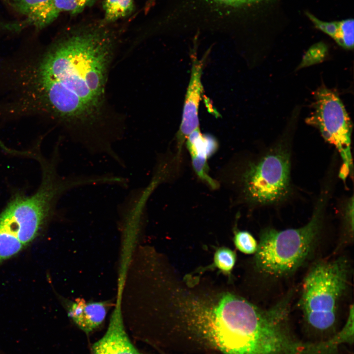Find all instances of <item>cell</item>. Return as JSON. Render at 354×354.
Instances as JSON below:
<instances>
[{"label":"cell","instance_id":"obj_1","mask_svg":"<svg viewBox=\"0 0 354 354\" xmlns=\"http://www.w3.org/2000/svg\"><path fill=\"white\" fill-rule=\"evenodd\" d=\"M107 25L101 20L75 27L28 69L23 93L31 106L61 119L95 115L114 43Z\"/></svg>","mask_w":354,"mask_h":354},{"label":"cell","instance_id":"obj_2","mask_svg":"<svg viewBox=\"0 0 354 354\" xmlns=\"http://www.w3.org/2000/svg\"><path fill=\"white\" fill-rule=\"evenodd\" d=\"M177 311L164 335L173 350L265 354L274 333L270 308H260L229 293L212 301L187 299L179 303Z\"/></svg>","mask_w":354,"mask_h":354},{"label":"cell","instance_id":"obj_3","mask_svg":"<svg viewBox=\"0 0 354 354\" xmlns=\"http://www.w3.org/2000/svg\"><path fill=\"white\" fill-rule=\"evenodd\" d=\"M324 200L318 204L310 221L296 229L267 228L261 233L255 263L264 274L280 277L294 271L310 253L320 231Z\"/></svg>","mask_w":354,"mask_h":354},{"label":"cell","instance_id":"obj_4","mask_svg":"<svg viewBox=\"0 0 354 354\" xmlns=\"http://www.w3.org/2000/svg\"><path fill=\"white\" fill-rule=\"evenodd\" d=\"M348 277V264L343 258L320 262L311 268L303 281L299 306L312 329L323 332L333 327Z\"/></svg>","mask_w":354,"mask_h":354},{"label":"cell","instance_id":"obj_5","mask_svg":"<svg viewBox=\"0 0 354 354\" xmlns=\"http://www.w3.org/2000/svg\"><path fill=\"white\" fill-rule=\"evenodd\" d=\"M264 0H165L159 17L169 30H231L245 10Z\"/></svg>","mask_w":354,"mask_h":354},{"label":"cell","instance_id":"obj_6","mask_svg":"<svg viewBox=\"0 0 354 354\" xmlns=\"http://www.w3.org/2000/svg\"><path fill=\"white\" fill-rule=\"evenodd\" d=\"M313 96V110L305 122L317 128L323 138L336 147L342 160L339 177L345 181L353 167L351 119L337 93L324 83Z\"/></svg>","mask_w":354,"mask_h":354},{"label":"cell","instance_id":"obj_7","mask_svg":"<svg viewBox=\"0 0 354 354\" xmlns=\"http://www.w3.org/2000/svg\"><path fill=\"white\" fill-rule=\"evenodd\" d=\"M290 157L281 147L270 150L250 164L243 176L244 192L252 203H276L288 194L290 182Z\"/></svg>","mask_w":354,"mask_h":354},{"label":"cell","instance_id":"obj_8","mask_svg":"<svg viewBox=\"0 0 354 354\" xmlns=\"http://www.w3.org/2000/svg\"><path fill=\"white\" fill-rule=\"evenodd\" d=\"M190 82L186 93L181 123L177 133V157L188 135L199 128L198 111L203 88L201 76L204 60L193 57Z\"/></svg>","mask_w":354,"mask_h":354},{"label":"cell","instance_id":"obj_9","mask_svg":"<svg viewBox=\"0 0 354 354\" xmlns=\"http://www.w3.org/2000/svg\"><path fill=\"white\" fill-rule=\"evenodd\" d=\"M91 354H144L126 333L119 304L112 314L106 333L92 345Z\"/></svg>","mask_w":354,"mask_h":354},{"label":"cell","instance_id":"obj_10","mask_svg":"<svg viewBox=\"0 0 354 354\" xmlns=\"http://www.w3.org/2000/svg\"><path fill=\"white\" fill-rule=\"evenodd\" d=\"M186 146L191 155L193 168L198 176L211 187H218L217 182L207 174V159L215 152L218 144L211 135L203 134L197 128L186 139Z\"/></svg>","mask_w":354,"mask_h":354},{"label":"cell","instance_id":"obj_11","mask_svg":"<svg viewBox=\"0 0 354 354\" xmlns=\"http://www.w3.org/2000/svg\"><path fill=\"white\" fill-rule=\"evenodd\" d=\"M108 301H86L77 298L67 304L68 316L87 335L98 328L104 323L111 306Z\"/></svg>","mask_w":354,"mask_h":354},{"label":"cell","instance_id":"obj_12","mask_svg":"<svg viewBox=\"0 0 354 354\" xmlns=\"http://www.w3.org/2000/svg\"><path fill=\"white\" fill-rule=\"evenodd\" d=\"M15 10L26 17L30 26L43 29L53 22L60 12L54 0H13Z\"/></svg>","mask_w":354,"mask_h":354},{"label":"cell","instance_id":"obj_13","mask_svg":"<svg viewBox=\"0 0 354 354\" xmlns=\"http://www.w3.org/2000/svg\"><path fill=\"white\" fill-rule=\"evenodd\" d=\"M104 16L101 20L106 25L129 16L134 8V0H103Z\"/></svg>","mask_w":354,"mask_h":354},{"label":"cell","instance_id":"obj_14","mask_svg":"<svg viewBox=\"0 0 354 354\" xmlns=\"http://www.w3.org/2000/svg\"><path fill=\"white\" fill-rule=\"evenodd\" d=\"M24 247L18 239L0 230V263L17 254Z\"/></svg>","mask_w":354,"mask_h":354},{"label":"cell","instance_id":"obj_15","mask_svg":"<svg viewBox=\"0 0 354 354\" xmlns=\"http://www.w3.org/2000/svg\"><path fill=\"white\" fill-rule=\"evenodd\" d=\"M354 25L353 19L339 21V31L334 40L339 46L346 49L352 50L354 48Z\"/></svg>","mask_w":354,"mask_h":354},{"label":"cell","instance_id":"obj_16","mask_svg":"<svg viewBox=\"0 0 354 354\" xmlns=\"http://www.w3.org/2000/svg\"><path fill=\"white\" fill-rule=\"evenodd\" d=\"M236 261V254L229 248L217 249L214 256L213 265L221 271L229 274L233 268Z\"/></svg>","mask_w":354,"mask_h":354},{"label":"cell","instance_id":"obj_17","mask_svg":"<svg viewBox=\"0 0 354 354\" xmlns=\"http://www.w3.org/2000/svg\"><path fill=\"white\" fill-rule=\"evenodd\" d=\"M97 0H54L56 7L60 12H66L72 15L82 12L86 8L92 6Z\"/></svg>","mask_w":354,"mask_h":354},{"label":"cell","instance_id":"obj_18","mask_svg":"<svg viewBox=\"0 0 354 354\" xmlns=\"http://www.w3.org/2000/svg\"><path fill=\"white\" fill-rule=\"evenodd\" d=\"M327 52V47L324 43L314 44L304 55L297 69L322 61L326 57Z\"/></svg>","mask_w":354,"mask_h":354},{"label":"cell","instance_id":"obj_19","mask_svg":"<svg viewBox=\"0 0 354 354\" xmlns=\"http://www.w3.org/2000/svg\"><path fill=\"white\" fill-rule=\"evenodd\" d=\"M234 241L236 248L243 253L254 254L257 249V241L253 236L247 231H240L236 233Z\"/></svg>","mask_w":354,"mask_h":354},{"label":"cell","instance_id":"obj_20","mask_svg":"<svg viewBox=\"0 0 354 354\" xmlns=\"http://www.w3.org/2000/svg\"><path fill=\"white\" fill-rule=\"evenodd\" d=\"M306 15L316 28L335 39L339 31V21L324 22L310 13Z\"/></svg>","mask_w":354,"mask_h":354},{"label":"cell","instance_id":"obj_21","mask_svg":"<svg viewBox=\"0 0 354 354\" xmlns=\"http://www.w3.org/2000/svg\"><path fill=\"white\" fill-rule=\"evenodd\" d=\"M346 220L349 224L351 232L353 233L354 230V200L353 197L349 202L346 208Z\"/></svg>","mask_w":354,"mask_h":354},{"label":"cell","instance_id":"obj_22","mask_svg":"<svg viewBox=\"0 0 354 354\" xmlns=\"http://www.w3.org/2000/svg\"><path fill=\"white\" fill-rule=\"evenodd\" d=\"M155 0H149V3H149L148 5L149 6V5H152L153 3L154 2Z\"/></svg>","mask_w":354,"mask_h":354},{"label":"cell","instance_id":"obj_23","mask_svg":"<svg viewBox=\"0 0 354 354\" xmlns=\"http://www.w3.org/2000/svg\"><path fill=\"white\" fill-rule=\"evenodd\" d=\"M4 0V1H9V0Z\"/></svg>","mask_w":354,"mask_h":354},{"label":"cell","instance_id":"obj_24","mask_svg":"<svg viewBox=\"0 0 354 354\" xmlns=\"http://www.w3.org/2000/svg\"></svg>","mask_w":354,"mask_h":354}]
</instances>
